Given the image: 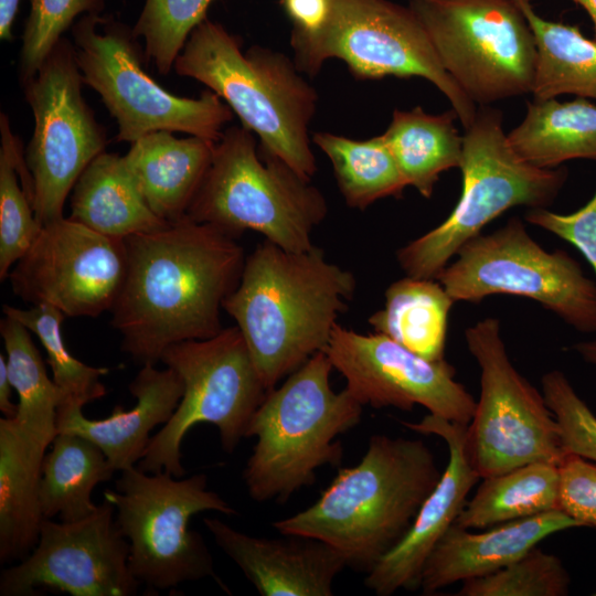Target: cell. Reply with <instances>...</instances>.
Segmentation results:
<instances>
[{
  "instance_id": "6da1fadb",
  "label": "cell",
  "mask_w": 596,
  "mask_h": 596,
  "mask_svg": "<svg viewBox=\"0 0 596 596\" xmlns=\"http://www.w3.org/2000/svg\"><path fill=\"white\" fill-rule=\"evenodd\" d=\"M124 242L126 270L110 324L135 362L157 364L168 347L223 329V302L247 256L236 237L185 216Z\"/></svg>"
},
{
  "instance_id": "7a4b0ae2",
  "label": "cell",
  "mask_w": 596,
  "mask_h": 596,
  "mask_svg": "<svg viewBox=\"0 0 596 596\" xmlns=\"http://www.w3.org/2000/svg\"><path fill=\"white\" fill-rule=\"evenodd\" d=\"M355 286L353 274L317 246L289 252L264 240L246 256L223 310L243 333L267 391L326 350Z\"/></svg>"
},
{
  "instance_id": "3957f363",
  "label": "cell",
  "mask_w": 596,
  "mask_h": 596,
  "mask_svg": "<svg viewBox=\"0 0 596 596\" xmlns=\"http://www.w3.org/2000/svg\"><path fill=\"white\" fill-rule=\"evenodd\" d=\"M441 472L423 440L376 434L361 461L340 468L318 500L272 526L326 542L347 566L368 574L408 532Z\"/></svg>"
},
{
  "instance_id": "277c9868",
  "label": "cell",
  "mask_w": 596,
  "mask_h": 596,
  "mask_svg": "<svg viewBox=\"0 0 596 596\" xmlns=\"http://www.w3.org/2000/svg\"><path fill=\"white\" fill-rule=\"evenodd\" d=\"M173 70L217 94L259 138V150L308 179L315 175L309 125L318 95L294 61L262 46L243 53L237 36L205 19L191 32Z\"/></svg>"
},
{
  "instance_id": "5b68a950",
  "label": "cell",
  "mask_w": 596,
  "mask_h": 596,
  "mask_svg": "<svg viewBox=\"0 0 596 596\" xmlns=\"http://www.w3.org/2000/svg\"><path fill=\"white\" fill-rule=\"evenodd\" d=\"M332 370L327 353H316L254 413L246 437L257 440L243 471L253 500L285 502L312 485L321 466L341 462L337 438L360 423L363 405L347 387L331 389Z\"/></svg>"
},
{
  "instance_id": "8992f818",
  "label": "cell",
  "mask_w": 596,
  "mask_h": 596,
  "mask_svg": "<svg viewBox=\"0 0 596 596\" xmlns=\"http://www.w3.org/2000/svg\"><path fill=\"white\" fill-rule=\"evenodd\" d=\"M327 201L308 179L257 147L243 126L225 129L187 216L234 237L246 231L289 252L315 245L313 230L326 219Z\"/></svg>"
},
{
  "instance_id": "52a82bcc",
  "label": "cell",
  "mask_w": 596,
  "mask_h": 596,
  "mask_svg": "<svg viewBox=\"0 0 596 596\" xmlns=\"http://www.w3.org/2000/svg\"><path fill=\"white\" fill-rule=\"evenodd\" d=\"M460 198L438 226L396 252L406 276L436 279L449 260L482 228L514 206L551 205L562 190L567 171L542 169L524 161L503 129V115L491 106H478L465 128Z\"/></svg>"
},
{
  "instance_id": "ba28073f",
  "label": "cell",
  "mask_w": 596,
  "mask_h": 596,
  "mask_svg": "<svg viewBox=\"0 0 596 596\" xmlns=\"http://www.w3.org/2000/svg\"><path fill=\"white\" fill-rule=\"evenodd\" d=\"M104 500L115 507L117 525L129 543L128 565L140 585L164 590L212 577L230 593L214 571L203 536L189 526L191 518L204 511L237 513L207 489L206 475L178 478L135 466L120 471Z\"/></svg>"
},
{
  "instance_id": "9c48e42d",
  "label": "cell",
  "mask_w": 596,
  "mask_h": 596,
  "mask_svg": "<svg viewBox=\"0 0 596 596\" xmlns=\"http://www.w3.org/2000/svg\"><path fill=\"white\" fill-rule=\"evenodd\" d=\"M71 34L83 83L99 95L116 120L117 141L132 143L169 130L217 142L233 119L230 106L210 89L188 98L160 86L142 67L134 29L114 15L84 14Z\"/></svg>"
},
{
  "instance_id": "30bf717a",
  "label": "cell",
  "mask_w": 596,
  "mask_h": 596,
  "mask_svg": "<svg viewBox=\"0 0 596 596\" xmlns=\"http://www.w3.org/2000/svg\"><path fill=\"white\" fill-rule=\"evenodd\" d=\"M329 14L313 32L294 28L290 44L300 72L315 75L330 58L358 78L422 77L451 104L466 128L478 106L443 67L414 11L390 0H329Z\"/></svg>"
},
{
  "instance_id": "8fae6325",
  "label": "cell",
  "mask_w": 596,
  "mask_h": 596,
  "mask_svg": "<svg viewBox=\"0 0 596 596\" xmlns=\"http://www.w3.org/2000/svg\"><path fill=\"white\" fill-rule=\"evenodd\" d=\"M181 377L184 392L171 418L155 434L137 467L184 477L181 445L198 424L219 429L222 448L233 453L267 394L246 340L238 329L223 328L201 340L168 347L160 359Z\"/></svg>"
},
{
  "instance_id": "7c38bea8",
  "label": "cell",
  "mask_w": 596,
  "mask_h": 596,
  "mask_svg": "<svg viewBox=\"0 0 596 596\" xmlns=\"http://www.w3.org/2000/svg\"><path fill=\"white\" fill-rule=\"evenodd\" d=\"M445 71L477 105L532 94L538 47L513 0H411Z\"/></svg>"
},
{
  "instance_id": "4fadbf2b",
  "label": "cell",
  "mask_w": 596,
  "mask_h": 596,
  "mask_svg": "<svg viewBox=\"0 0 596 596\" xmlns=\"http://www.w3.org/2000/svg\"><path fill=\"white\" fill-rule=\"evenodd\" d=\"M436 277L455 301L491 295L532 299L584 333L596 332V283L565 251L544 249L519 217L479 234Z\"/></svg>"
},
{
  "instance_id": "5bb4252c",
  "label": "cell",
  "mask_w": 596,
  "mask_h": 596,
  "mask_svg": "<svg viewBox=\"0 0 596 596\" xmlns=\"http://www.w3.org/2000/svg\"><path fill=\"white\" fill-rule=\"evenodd\" d=\"M480 368V396L466 428L465 447L480 478L545 461L560 465L565 453L560 427L543 394L511 363L498 319L488 317L465 331Z\"/></svg>"
},
{
  "instance_id": "9a60e30c",
  "label": "cell",
  "mask_w": 596,
  "mask_h": 596,
  "mask_svg": "<svg viewBox=\"0 0 596 596\" xmlns=\"http://www.w3.org/2000/svg\"><path fill=\"white\" fill-rule=\"evenodd\" d=\"M83 84L73 43L62 38L35 76L21 85L34 117L24 159L42 226L64 217L74 184L107 145L106 130L82 95Z\"/></svg>"
},
{
  "instance_id": "2e32d148",
  "label": "cell",
  "mask_w": 596,
  "mask_h": 596,
  "mask_svg": "<svg viewBox=\"0 0 596 596\" xmlns=\"http://www.w3.org/2000/svg\"><path fill=\"white\" fill-rule=\"evenodd\" d=\"M126 270L124 238L107 236L62 217L42 226L8 279L31 305H50L66 317L110 311Z\"/></svg>"
},
{
  "instance_id": "e0dca14e",
  "label": "cell",
  "mask_w": 596,
  "mask_h": 596,
  "mask_svg": "<svg viewBox=\"0 0 596 596\" xmlns=\"http://www.w3.org/2000/svg\"><path fill=\"white\" fill-rule=\"evenodd\" d=\"M129 543L115 507L104 500L75 522L44 519L39 541L18 564L0 575L1 596H39L55 590L72 596H131L140 583L128 565Z\"/></svg>"
},
{
  "instance_id": "ac0fdd59",
  "label": "cell",
  "mask_w": 596,
  "mask_h": 596,
  "mask_svg": "<svg viewBox=\"0 0 596 596\" xmlns=\"http://www.w3.org/2000/svg\"><path fill=\"white\" fill-rule=\"evenodd\" d=\"M324 352L363 406L411 411L421 405L461 425L473 416L476 401L445 359L430 361L384 334H363L339 323Z\"/></svg>"
},
{
  "instance_id": "d6986e66",
  "label": "cell",
  "mask_w": 596,
  "mask_h": 596,
  "mask_svg": "<svg viewBox=\"0 0 596 596\" xmlns=\"http://www.w3.org/2000/svg\"><path fill=\"white\" fill-rule=\"evenodd\" d=\"M402 424L419 434L445 440L449 458L440 479L422 504L405 536L366 574L364 585L379 596L419 588L424 565L439 540L455 523L467 496L480 479L466 451L467 425L429 414Z\"/></svg>"
},
{
  "instance_id": "ffe728a7",
  "label": "cell",
  "mask_w": 596,
  "mask_h": 596,
  "mask_svg": "<svg viewBox=\"0 0 596 596\" xmlns=\"http://www.w3.org/2000/svg\"><path fill=\"white\" fill-rule=\"evenodd\" d=\"M203 524L262 596H331L347 566L338 550L318 539L249 535L217 518H204Z\"/></svg>"
},
{
  "instance_id": "44dd1931",
  "label": "cell",
  "mask_w": 596,
  "mask_h": 596,
  "mask_svg": "<svg viewBox=\"0 0 596 596\" xmlns=\"http://www.w3.org/2000/svg\"><path fill=\"white\" fill-rule=\"evenodd\" d=\"M156 365L143 364L128 385L136 398L130 409L116 405L109 416L91 419L83 414V407L62 404L57 408V432L75 433L93 441L116 471L137 466L150 443V433L171 418L184 392L174 370Z\"/></svg>"
},
{
  "instance_id": "7402d4cb",
  "label": "cell",
  "mask_w": 596,
  "mask_h": 596,
  "mask_svg": "<svg viewBox=\"0 0 596 596\" xmlns=\"http://www.w3.org/2000/svg\"><path fill=\"white\" fill-rule=\"evenodd\" d=\"M582 525L558 509L512 520L483 532L453 524L429 554L421 576L424 595L457 582L492 574L549 535Z\"/></svg>"
},
{
  "instance_id": "603a6c76",
  "label": "cell",
  "mask_w": 596,
  "mask_h": 596,
  "mask_svg": "<svg viewBox=\"0 0 596 596\" xmlns=\"http://www.w3.org/2000/svg\"><path fill=\"white\" fill-rule=\"evenodd\" d=\"M215 143L198 136L178 138L169 130L150 132L130 143L124 158L156 215L169 223L187 216Z\"/></svg>"
},
{
  "instance_id": "cb8c5ba5",
  "label": "cell",
  "mask_w": 596,
  "mask_h": 596,
  "mask_svg": "<svg viewBox=\"0 0 596 596\" xmlns=\"http://www.w3.org/2000/svg\"><path fill=\"white\" fill-rule=\"evenodd\" d=\"M46 447L14 418H0V562L26 557L44 520L40 502Z\"/></svg>"
},
{
  "instance_id": "d4e9b609",
  "label": "cell",
  "mask_w": 596,
  "mask_h": 596,
  "mask_svg": "<svg viewBox=\"0 0 596 596\" xmlns=\"http://www.w3.org/2000/svg\"><path fill=\"white\" fill-rule=\"evenodd\" d=\"M68 217L118 238L169 224L147 204L124 156L106 151L91 161L74 184Z\"/></svg>"
},
{
  "instance_id": "484cf974",
  "label": "cell",
  "mask_w": 596,
  "mask_h": 596,
  "mask_svg": "<svg viewBox=\"0 0 596 596\" xmlns=\"http://www.w3.org/2000/svg\"><path fill=\"white\" fill-rule=\"evenodd\" d=\"M508 139L524 161L542 169L573 159L596 160V104L583 97L534 99Z\"/></svg>"
},
{
  "instance_id": "4316f807",
  "label": "cell",
  "mask_w": 596,
  "mask_h": 596,
  "mask_svg": "<svg viewBox=\"0 0 596 596\" xmlns=\"http://www.w3.org/2000/svg\"><path fill=\"white\" fill-rule=\"evenodd\" d=\"M457 118L453 108L439 115L421 106L395 109L382 134L406 184L426 199L440 173L460 166L464 138L455 126Z\"/></svg>"
},
{
  "instance_id": "83f0119b",
  "label": "cell",
  "mask_w": 596,
  "mask_h": 596,
  "mask_svg": "<svg viewBox=\"0 0 596 596\" xmlns=\"http://www.w3.org/2000/svg\"><path fill=\"white\" fill-rule=\"evenodd\" d=\"M115 468L104 451L89 439L60 432L42 462L40 502L44 519L58 517L75 522L93 514L98 504L92 500L100 482L113 479Z\"/></svg>"
},
{
  "instance_id": "f1b7e54d",
  "label": "cell",
  "mask_w": 596,
  "mask_h": 596,
  "mask_svg": "<svg viewBox=\"0 0 596 596\" xmlns=\"http://www.w3.org/2000/svg\"><path fill=\"white\" fill-rule=\"evenodd\" d=\"M455 300L436 279L404 277L385 290L384 307L371 315L374 332L430 361L444 360Z\"/></svg>"
},
{
  "instance_id": "f546056e",
  "label": "cell",
  "mask_w": 596,
  "mask_h": 596,
  "mask_svg": "<svg viewBox=\"0 0 596 596\" xmlns=\"http://www.w3.org/2000/svg\"><path fill=\"white\" fill-rule=\"evenodd\" d=\"M535 36L534 99L575 95L596 100V40L578 26L542 18L530 1L519 4Z\"/></svg>"
},
{
  "instance_id": "4dcf8cb0",
  "label": "cell",
  "mask_w": 596,
  "mask_h": 596,
  "mask_svg": "<svg viewBox=\"0 0 596 596\" xmlns=\"http://www.w3.org/2000/svg\"><path fill=\"white\" fill-rule=\"evenodd\" d=\"M558 483V466L545 461L483 478L455 524L485 529L557 509Z\"/></svg>"
},
{
  "instance_id": "1f68e13d",
  "label": "cell",
  "mask_w": 596,
  "mask_h": 596,
  "mask_svg": "<svg viewBox=\"0 0 596 596\" xmlns=\"http://www.w3.org/2000/svg\"><path fill=\"white\" fill-rule=\"evenodd\" d=\"M31 333L11 317L4 316L0 322L8 373L19 397L14 419L25 433L47 448L58 433L57 408L64 395L53 379L49 377Z\"/></svg>"
},
{
  "instance_id": "d6a6232c",
  "label": "cell",
  "mask_w": 596,
  "mask_h": 596,
  "mask_svg": "<svg viewBox=\"0 0 596 596\" xmlns=\"http://www.w3.org/2000/svg\"><path fill=\"white\" fill-rule=\"evenodd\" d=\"M312 141L331 162L348 206L364 210L374 202L400 198L407 187L382 135L354 140L320 131Z\"/></svg>"
},
{
  "instance_id": "836d02e7",
  "label": "cell",
  "mask_w": 596,
  "mask_h": 596,
  "mask_svg": "<svg viewBox=\"0 0 596 596\" xmlns=\"http://www.w3.org/2000/svg\"><path fill=\"white\" fill-rule=\"evenodd\" d=\"M0 279L7 280L10 270L30 248L42 225L23 190L32 188V178L22 146L4 113L0 114Z\"/></svg>"
},
{
  "instance_id": "e575fe53",
  "label": "cell",
  "mask_w": 596,
  "mask_h": 596,
  "mask_svg": "<svg viewBox=\"0 0 596 596\" xmlns=\"http://www.w3.org/2000/svg\"><path fill=\"white\" fill-rule=\"evenodd\" d=\"M3 313L21 322L40 340L52 379L64 395L62 404L84 407L106 395V386L100 379L109 369L88 365L71 354L62 337V322L66 316L61 310L45 304L32 305L28 309L3 305Z\"/></svg>"
},
{
  "instance_id": "d590c367",
  "label": "cell",
  "mask_w": 596,
  "mask_h": 596,
  "mask_svg": "<svg viewBox=\"0 0 596 596\" xmlns=\"http://www.w3.org/2000/svg\"><path fill=\"white\" fill-rule=\"evenodd\" d=\"M215 0H146L132 26L145 41V57L168 75L191 32L205 19Z\"/></svg>"
},
{
  "instance_id": "8d00e7d4",
  "label": "cell",
  "mask_w": 596,
  "mask_h": 596,
  "mask_svg": "<svg viewBox=\"0 0 596 596\" xmlns=\"http://www.w3.org/2000/svg\"><path fill=\"white\" fill-rule=\"evenodd\" d=\"M570 575L561 562L536 546L505 567L462 582L458 596H565Z\"/></svg>"
},
{
  "instance_id": "74e56055",
  "label": "cell",
  "mask_w": 596,
  "mask_h": 596,
  "mask_svg": "<svg viewBox=\"0 0 596 596\" xmlns=\"http://www.w3.org/2000/svg\"><path fill=\"white\" fill-rule=\"evenodd\" d=\"M105 0H31L21 36L19 81L23 85L52 52L79 14H99Z\"/></svg>"
},
{
  "instance_id": "f35d334b",
  "label": "cell",
  "mask_w": 596,
  "mask_h": 596,
  "mask_svg": "<svg viewBox=\"0 0 596 596\" xmlns=\"http://www.w3.org/2000/svg\"><path fill=\"white\" fill-rule=\"evenodd\" d=\"M541 383L545 403L560 427L565 453L596 462V415L563 372L552 370L542 376Z\"/></svg>"
},
{
  "instance_id": "ab89813d",
  "label": "cell",
  "mask_w": 596,
  "mask_h": 596,
  "mask_svg": "<svg viewBox=\"0 0 596 596\" xmlns=\"http://www.w3.org/2000/svg\"><path fill=\"white\" fill-rule=\"evenodd\" d=\"M557 509L582 526L596 528V465L567 455L558 465Z\"/></svg>"
},
{
  "instance_id": "60d3db41",
  "label": "cell",
  "mask_w": 596,
  "mask_h": 596,
  "mask_svg": "<svg viewBox=\"0 0 596 596\" xmlns=\"http://www.w3.org/2000/svg\"><path fill=\"white\" fill-rule=\"evenodd\" d=\"M525 220L575 246L596 275V190L587 203L573 213L535 207L526 211Z\"/></svg>"
},
{
  "instance_id": "b9f144b4",
  "label": "cell",
  "mask_w": 596,
  "mask_h": 596,
  "mask_svg": "<svg viewBox=\"0 0 596 596\" xmlns=\"http://www.w3.org/2000/svg\"><path fill=\"white\" fill-rule=\"evenodd\" d=\"M284 7L295 28L313 32L326 22L330 2L329 0H284Z\"/></svg>"
},
{
  "instance_id": "7bdbcfd3",
  "label": "cell",
  "mask_w": 596,
  "mask_h": 596,
  "mask_svg": "<svg viewBox=\"0 0 596 596\" xmlns=\"http://www.w3.org/2000/svg\"><path fill=\"white\" fill-rule=\"evenodd\" d=\"M14 391L9 377L7 359L3 353L0 354V411L6 418H15L18 415V403L12 402V392Z\"/></svg>"
},
{
  "instance_id": "ee69618b",
  "label": "cell",
  "mask_w": 596,
  "mask_h": 596,
  "mask_svg": "<svg viewBox=\"0 0 596 596\" xmlns=\"http://www.w3.org/2000/svg\"><path fill=\"white\" fill-rule=\"evenodd\" d=\"M20 0H0V39L12 41V24L18 13Z\"/></svg>"
},
{
  "instance_id": "f6af8a7d",
  "label": "cell",
  "mask_w": 596,
  "mask_h": 596,
  "mask_svg": "<svg viewBox=\"0 0 596 596\" xmlns=\"http://www.w3.org/2000/svg\"><path fill=\"white\" fill-rule=\"evenodd\" d=\"M572 349L586 362L596 364V340L577 342Z\"/></svg>"
},
{
  "instance_id": "bcb514c9",
  "label": "cell",
  "mask_w": 596,
  "mask_h": 596,
  "mask_svg": "<svg viewBox=\"0 0 596 596\" xmlns=\"http://www.w3.org/2000/svg\"><path fill=\"white\" fill-rule=\"evenodd\" d=\"M578 6H581L589 15L594 25V33L596 40V0H572Z\"/></svg>"
},
{
  "instance_id": "7dc6e473",
  "label": "cell",
  "mask_w": 596,
  "mask_h": 596,
  "mask_svg": "<svg viewBox=\"0 0 596 596\" xmlns=\"http://www.w3.org/2000/svg\"><path fill=\"white\" fill-rule=\"evenodd\" d=\"M513 1L517 2L518 4H521L522 2L530 1V0H513Z\"/></svg>"
},
{
  "instance_id": "c3c4849f",
  "label": "cell",
  "mask_w": 596,
  "mask_h": 596,
  "mask_svg": "<svg viewBox=\"0 0 596 596\" xmlns=\"http://www.w3.org/2000/svg\"><path fill=\"white\" fill-rule=\"evenodd\" d=\"M594 595L596 596V593Z\"/></svg>"
}]
</instances>
